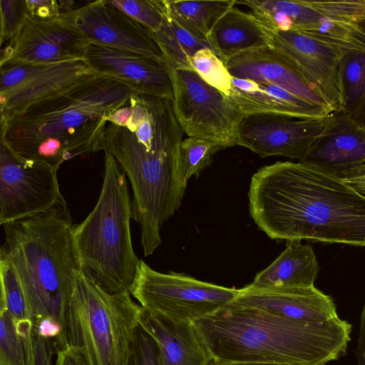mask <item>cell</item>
<instances>
[{"label": "cell", "mask_w": 365, "mask_h": 365, "mask_svg": "<svg viewBox=\"0 0 365 365\" xmlns=\"http://www.w3.org/2000/svg\"><path fill=\"white\" fill-rule=\"evenodd\" d=\"M129 291L110 293L81 270L66 308L68 345L89 365H128L144 309Z\"/></svg>", "instance_id": "52a82bcc"}, {"label": "cell", "mask_w": 365, "mask_h": 365, "mask_svg": "<svg viewBox=\"0 0 365 365\" xmlns=\"http://www.w3.org/2000/svg\"><path fill=\"white\" fill-rule=\"evenodd\" d=\"M274 33L252 14L235 6L216 23L207 37L210 48L225 63L253 48L272 46Z\"/></svg>", "instance_id": "603a6c76"}, {"label": "cell", "mask_w": 365, "mask_h": 365, "mask_svg": "<svg viewBox=\"0 0 365 365\" xmlns=\"http://www.w3.org/2000/svg\"><path fill=\"white\" fill-rule=\"evenodd\" d=\"M348 115L365 128V101L356 110Z\"/></svg>", "instance_id": "ab89813d"}, {"label": "cell", "mask_w": 365, "mask_h": 365, "mask_svg": "<svg viewBox=\"0 0 365 365\" xmlns=\"http://www.w3.org/2000/svg\"><path fill=\"white\" fill-rule=\"evenodd\" d=\"M192 71L207 84L230 96L233 76L210 48L197 51L191 59Z\"/></svg>", "instance_id": "4dcf8cb0"}, {"label": "cell", "mask_w": 365, "mask_h": 365, "mask_svg": "<svg viewBox=\"0 0 365 365\" xmlns=\"http://www.w3.org/2000/svg\"><path fill=\"white\" fill-rule=\"evenodd\" d=\"M136 92L128 82L94 74L1 122V142L21 158L58 170L65 161L102 150L109 117Z\"/></svg>", "instance_id": "3957f363"}, {"label": "cell", "mask_w": 365, "mask_h": 365, "mask_svg": "<svg viewBox=\"0 0 365 365\" xmlns=\"http://www.w3.org/2000/svg\"><path fill=\"white\" fill-rule=\"evenodd\" d=\"M169 69L173 110L182 131L188 137L208 139L225 148L236 145L237 129L244 114L230 97L193 71Z\"/></svg>", "instance_id": "30bf717a"}, {"label": "cell", "mask_w": 365, "mask_h": 365, "mask_svg": "<svg viewBox=\"0 0 365 365\" xmlns=\"http://www.w3.org/2000/svg\"><path fill=\"white\" fill-rule=\"evenodd\" d=\"M1 122L31 104L50 96L95 73L86 61L52 64L6 61L0 63Z\"/></svg>", "instance_id": "4fadbf2b"}, {"label": "cell", "mask_w": 365, "mask_h": 365, "mask_svg": "<svg viewBox=\"0 0 365 365\" xmlns=\"http://www.w3.org/2000/svg\"><path fill=\"white\" fill-rule=\"evenodd\" d=\"M249 210L272 240L365 247V195L315 166L277 161L251 178Z\"/></svg>", "instance_id": "7a4b0ae2"}, {"label": "cell", "mask_w": 365, "mask_h": 365, "mask_svg": "<svg viewBox=\"0 0 365 365\" xmlns=\"http://www.w3.org/2000/svg\"><path fill=\"white\" fill-rule=\"evenodd\" d=\"M319 267L312 246L287 241L286 248L247 286L257 289L314 286Z\"/></svg>", "instance_id": "cb8c5ba5"}, {"label": "cell", "mask_w": 365, "mask_h": 365, "mask_svg": "<svg viewBox=\"0 0 365 365\" xmlns=\"http://www.w3.org/2000/svg\"><path fill=\"white\" fill-rule=\"evenodd\" d=\"M272 46L289 60L334 113L342 111L339 65L344 53L295 31L274 33Z\"/></svg>", "instance_id": "2e32d148"}, {"label": "cell", "mask_w": 365, "mask_h": 365, "mask_svg": "<svg viewBox=\"0 0 365 365\" xmlns=\"http://www.w3.org/2000/svg\"><path fill=\"white\" fill-rule=\"evenodd\" d=\"M336 175L365 195V164L341 172Z\"/></svg>", "instance_id": "74e56055"}, {"label": "cell", "mask_w": 365, "mask_h": 365, "mask_svg": "<svg viewBox=\"0 0 365 365\" xmlns=\"http://www.w3.org/2000/svg\"><path fill=\"white\" fill-rule=\"evenodd\" d=\"M299 162L334 175L365 164V128L348 114L334 113L326 132Z\"/></svg>", "instance_id": "ffe728a7"}, {"label": "cell", "mask_w": 365, "mask_h": 365, "mask_svg": "<svg viewBox=\"0 0 365 365\" xmlns=\"http://www.w3.org/2000/svg\"><path fill=\"white\" fill-rule=\"evenodd\" d=\"M210 365H289L282 364H269V363H220L212 361Z\"/></svg>", "instance_id": "60d3db41"}, {"label": "cell", "mask_w": 365, "mask_h": 365, "mask_svg": "<svg viewBox=\"0 0 365 365\" xmlns=\"http://www.w3.org/2000/svg\"><path fill=\"white\" fill-rule=\"evenodd\" d=\"M0 310L6 311L20 325L34 328V321L28 299L11 261L0 252Z\"/></svg>", "instance_id": "83f0119b"}, {"label": "cell", "mask_w": 365, "mask_h": 365, "mask_svg": "<svg viewBox=\"0 0 365 365\" xmlns=\"http://www.w3.org/2000/svg\"><path fill=\"white\" fill-rule=\"evenodd\" d=\"M104 176L93 210L74 225L73 238L81 271L110 293L130 291L140 259L131 239L133 205L127 177L105 151Z\"/></svg>", "instance_id": "8992f818"}, {"label": "cell", "mask_w": 365, "mask_h": 365, "mask_svg": "<svg viewBox=\"0 0 365 365\" xmlns=\"http://www.w3.org/2000/svg\"><path fill=\"white\" fill-rule=\"evenodd\" d=\"M355 353L358 365H365V304L360 316L359 334Z\"/></svg>", "instance_id": "f35d334b"}, {"label": "cell", "mask_w": 365, "mask_h": 365, "mask_svg": "<svg viewBox=\"0 0 365 365\" xmlns=\"http://www.w3.org/2000/svg\"><path fill=\"white\" fill-rule=\"evenodd\" d=\"M61 16L89 41L166 62L153 33L107 0L90 2Z\"/></svg>", "instance_id": "9a60e30c"}, {"label": "cell", "mask_w": 365, "mask_h": 365, "mask_svg": "<svg viewBox=\"0 0 365 365\" xmlns=\"http://www.w3.org/2000/svg\"><path fill=\"white\" fill-rule=\"evenodd\" d=\"M128 365H162L157 343L140 326L135 334Z\"/></svg>", "instance_id": "836d02e7"}, {"label": "cell", "mask_w": 365, "mask_h": 365, "mask_svg": "<svg viewBox=\"0 0 365 365\" xmlns=\"http://www.w3.org/2000/svg\"><path fill=\"white\" fill-rule=\"evenodd\" d=\"M225 148L214 141L198 137H188L180 145V175L187 187L189 179L197 175L211 162L212 155Z\"/></svg>", "instance_id": "f546056e"}, {"label": "cell", "mask_w": 365, "mask_h": 365, "mask_svg": "<svg viewBox=\"0 0 365 365\" xmlns=\"http://www.w3.org/2000/svg\"><path fill=\"white\" fill-rule=\"evenodd\" d=\"M2 226L4 242L0 252L9 257L19 276L34 324L51 317L66 329L67 302L81 268L74 225L63 197L46 212Z\"/></svg>", "instance_id": "5b68a950"}, {"label": "cell", "mask_w": 365, "mask_h": 365, "mask_svg": "<svg viewBox=\"0 0 365 365\" xmlns=\"http://www.w3.org/2000/svg\"><path fill=\"white\" fill-rule=\"evenodd\" d=\"M54 365H89L78 349L69 345L56 351Z\"/></svg>", "instance_id": "8d00e7d4"}, {"label": "cell", "mask_w": 365, "mask_h": 365, "mask_svg": "<svg viewBox=\"0 0 365 365\" xmlns=\"http://www.w3.org/2000/svg\"><path fill=\"white\" fill-rule=\"evenodd\" d=\"M165 60L174 69L192 71L191 59L203 48H210L180 27L165 14L161 27L153 33Z\"/></svg>", "instance_id": "484cf974"}, {"label": "cell", "mask_w": 365, "mask_h": 365, "mask_svg": "<svg viewBox=\"0 0 365 365\" xmlns=\"http://www.w3.org/2000/svg\"><path fill=\"white\" fill-rule=\"evenodd\" d=\"M34 328L0 310V365H32Z\"/></svg>", "instance_id": "4316f807"}, {"label": "cell", "mask_w": 365, "mask_h": 365, "mask_svg": "<svg viewBox=\"0 0 365 365\" xmlns=\"http://www.w3.org/2000/svg\"><path fill=\"white\" fill-rule=\"evenodd\" d=\"M130 293L148 312L193 324L233 301L239 289L202 282L185 274L161 273L140 259Z\"/></svg>", "instance_id": "9c48e42d"}, {"label": "cell", "mask_w": 365, "mask_h": 365, "mask_svg": "<svg viewBox=\"0 0 365 365\" xmlns=\"http://www.w3.org/2000/svg\"><path fill=\"white\" fill-rule=\"evenodd\" d=\"M140 327L158 344L162 365H210L212 359L192 324L175 322L144 309Z\"/></svg>", "instance_id": "7402d4cb"}, {"label": "cell", "mask_w": 365, "mask_h": 365, "mask_svg": "<svg viewBox=\"0 0 365 365\" xmlns=\"http://www.w3.org/2000/svg\"><path fill=\"white\" fill-rule=\"evenodd\" d=\"M57 172L47 163L19 157L1 142L0 225L53 207L63 197Z\"/></svg>", "instance_id": "8fae6325"}, {"label": "cell", "mask_w": 365, "mask_h": 365, "mask_svg": "<svg viewBox=\"0 0 365 365\" xmlns=\"http://www.w3.org/2000/svg\"><path fill=\"white\" fill-rule=\"evenodd\" d=\"M127 104L109 118L102 150L115 158L130 182L133 219L148 256L161 244V227L185 192L179 164L184 132L170 100L136 92Z\"/></svg>", "instance_id": "6da1fadb"}, {"label": "cell", "mask_w": 365, "mask_h": 365, "mask_svg": "<svg viewBox=\"0 0 365 365\" xmlns=\"http://www.w3.org/2000/svg\"><path fill=\"white\" fill-rule=\"evenodd\" d=\"M213 361L327 365L346 354L351 324L287 319L228 303L193 324Z\"/></svg>", "instance_id": "277c9868"}, {"label": "cell", "mask_w": 365, "mask_h": 365, "mask_svg": "<svg viewBox=\"0 0 365 365\" xmlns=\"http://www.w3.org/2000/svg\"><path fill=\"white\" fill-rule=\"evenodd\" d=\"M334 119V113L314 118L267 113L244 115L237 129L235 144L262 158L276 155L299 161Z\"/></svg>", "instance_id": "7c38bea8"}, {"label": "cell", "mask_w": 365, "mask_h": 365, "mask_svg": "<svg viewBox=\"0 0 365 365\" xmlns=\"http://www.w3.org/2000/svg\"><path fill=\"white\" fill-rule=\"evenodd\" d=\"M54 354L56 349L53 341L34 332L32 365H54Z\"/></svg>", "instance_id": "e575fe53"}, {"label": "cell", "mask_w": 365, "mask_h": 365, "mask_svg": "<svg viewBox=\"0 0 365 365\" xmlns=\"http://www.w3.org/2000/svg\"><path fill=\"white\" fill-rule=\"evenodd\" d=\"M232 304L294 320L322 322L339 317L333 299L312 287L239 289Z\"/></svg>", "instance_id": "ac0fdd59"}, {"label": "cell", "mask_w": 365, "mask_h": 365, "mask_svg": "<svg viewBox=\"0 0 365 365\" xmlns=\"http://www.w3.org/2000/svg\"><path fill=\"white\" fill-rule=\"evenodd\" d=\"M273 33L295 31L344 53L365 51V0H245Z\"/></svg>", "instance_id": "ba28073f"}, {"label": "cell", "mask_w": 365, "mask_h": 365, "mask_svg": "<svg viewBox=\"0 0 365 365\" xmlns=\"http://www.w3.org/2000/svg\"><path fill=\"white\" fill-rule=\"evenodd\" d=\"M1 43L12 41L19 34L29 16L24 0H1Z\"/></svg>", "instance_id": "d6a6232c"}, {"label": "cell", "mask_w": 365, "mask_h": 365, "mask_svg": "<svg viewBox=\"0 0 365 365\" xmlns=\"http://www.w3.org/2000/svg\"><path fill=\"white\" fill-rule=\"evenodd\" d=\"M29 15L48 19L60 16L61 8L58 1L56 0H26Z\"/></svg>", "instance_id": "d590c367"}, {"label": "cell", "mask_w": 365, "mask_h": 365, "mask_svg": "<svg viewBox=\"0 0 365 365\" xmlns=\"http://www.w3.org/2000/svg\"><path fill=\"white\" fill-rule=\"evenodd\" d=\"M164 3L168 16L196 38L208 43L211 30L236 4V0H164Z\"/></svg>", "instance_id": "d4e9b609"}, {"label": "cell", "mask_w": 365, "mask_h": 365, "mask_svg": "<svg viewBox=\"0 0 365 365\" xmlns=\"http://www.w3.org/2000/svg\"><path fill=\"white\" fill-rule=\"evenodd\" d=\"M230 98L244 115L267 113L299 118L327 116L333 112L272 83L233 77Z\"/></svg>", "instance_id": "44dd1931"}, {"label": "cell", "mask_w": 365, "mask_h": 365, "mask_svg": "<svg viewBox=\"0 0 365 365\" xmlns=\"http://www.w3.org/2000/svg\"><path fill=\"white\" fill-rule=\"evenodd\" d=\"M339 75L343 101L341 113L350 114L365 101V51L344 53Z\"/></svg>", "instance_id": "f1b7e54d"}, {"label": "cell", "mask_w": 365, "mask_h": 365, "mask_svg": "<svg viewBox=\"0 0 365 365\" xmlns=\"http://www.w3.org/2000/svg\"><path fill=\"white\" fill-rule=\"evenodd\" d=\"M89 41L60 16H28L17 36L1 50L6 61L52 64L84 58Z\"/></svg>", "instance_id": "5bb4252c"}, {"label": "cell", "mask_w": 365, "mask_h": 365, "mask_svg": "<svg viewBox=\"0 0 365 365\" xmlns=\"http://www.w3.org/2000/svg\"><path fill=\"white\" fill-rule=\"evenodd\" d=\"M84 59L95 73L128 82L137 93L173 99L170 69L165 61L93 41H89Z\"/></svg>", "instance_id": "e0dca14e"}, {"label": "cell", "mask_w": 365, "mask_h": 365, "mask_svg": "<svg viewBox=\"0 0 365 365\" xmlns=\"http://www.w3.org/2000/svg\"><path fill=\"white\" fill-rule=\"evenodd\" d=\"M225 64L235 78L278 86L333 112L289 60L273 46L248 50L229 59Z\"/></svg>", "instance_id": "d6986e66"}, {"label": "cell", "mask_w": 365, "mask_h": 365, "mask_svg": "<svg viewBox=\"0 0 365 365\" xmlns=\"http://www.w3.org/2000/svg\"><path fill=\"white\" fill-rule=\"evenodd\" d=\"M107 2L123 11L153 33L161 27L165 19L164 0H107Z\"/></svg>", "instance_id": "1f68e13d"}]
</instances>
